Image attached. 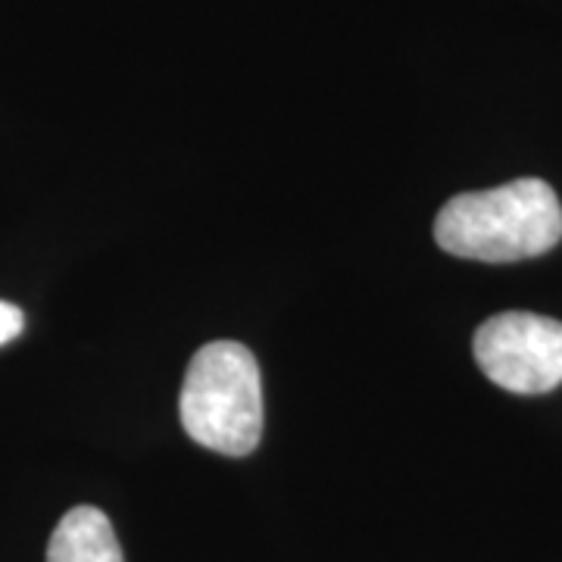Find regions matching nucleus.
Listing matches in <instances>:
<instances>
[{"label": "nucleus", "mask_w": 562, "mask_h": 562, "mask_svg": "<svg viewBox=\"0 0 562 562\" xmlns=\"http://www.w3.org/2000/svg\"><path fill=\"white\" fill-rule=\"evenodd\" d=\"M47 562H125L113 522L98 506H76L63 516L50 543Z\"/></svg>", "instance_id": "20e7f679"}, {"label": "nucleus", "mask_w": 562, "mask_h": 562, "mask_svg": "<svg viewBox=\"0 0 562 562\" xmlns=\"http://www.w3.org/2000/svg\"><path fill=\"white\" fill-rule=\"evenodd\" d=\"M475 362L513 394H547L562 384V322L535 313H501L475 331Z\"/></svg>", "instance_id": "7ed1b4c3"}, {"label": "nucleus", "mask_w": 562, "mask_h": 562, "mask_svg": "<svg viewBox=\"0 0 562 562\" xmlns=\"http://www.w3.org/2000/svg\"><path fill=\"white\" fill-rule=\"evenodd\" d=\"M562 238V206L541 179H519L457 194L435 220V241L447 254L479 262L541 257Z\"/></svg>", "instance_id": "f257e3e1"}, {"label": "nucleus", "mask_w": 562, "mask_h": 562, "mask_svg": "<svg viewBox=\"0 0 562 562\" xmlns=\"http://www.w3.org/2000/svg\"><path fill=\"white\" fill-rule=\"evenodd\" d=\"M22 328H25V316H22L20 306L0 301V347L16 341L22 335Z\"/></svg>", "instance_id": "39448f33"}, {"label": "nucleus", "mask_w": 562, "mask_h": 562, "mask_svg": "<svg viewBox=\"0 0 562 562\" xmlns=\"http://www.w3.org/2000/svg\"><path fill=\"white\" fill-rule=\"evenodd\" d=\"M188 438L225 457H247L262 435L257 357L238 341L203 344L184 372L179 397Z\"/></svg>", "instance_id": "f03ea898"}]
</instances>
